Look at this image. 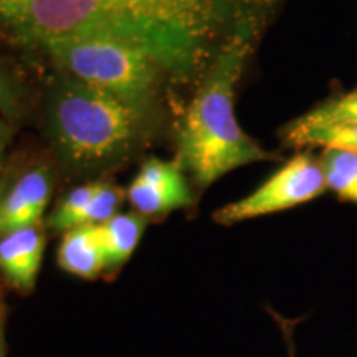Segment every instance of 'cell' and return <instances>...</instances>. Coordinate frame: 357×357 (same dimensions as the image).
<instances>
[{
    "label": "cell",
    "instance_id": "6da1fadb",
    "mask_svg": "<svg viewBox=\"0 0 357 357\" xmlns=\"http://www.w3.org/2000/svg\"><path fill=\"white\" fill-rule=\"evenodd\" d=\"M281 0H0V43L35 56L48 43L109 38L149 56L171 89L199 88L245 30L263 32Z\"/></svg>",
    "mask_w": 357,
    "mask_h": 357
},
{
    "label": "cell",
    "instance_id": "7a4b0ae2",
    "mask_svg": "<svg viewBox=\"0 0 357 357\" xmlns=\"http://www.w3.org/2000/svg\"><path fill=\"white\" fill-rule=\"evenodd\" d=\"M45 134L60 166L95 177L131 160L155 126L100 88L55 70L45 95Z\"/></svg>",
    "mask_w": 357,
    "mask_h": 357
},
{
    "label": "cell",
    "instance_id": "3957f363",
    "mask_svg": "<svg viewBox=\"0 0 357 357\" xmlns=\"http://www.w3.org/2000/svg\"><path fill=\"white\" fill-rule=\"evenodd\" d=\"M261 33L245 30L230 40L182 114L176 160L199 190L235 169L275 159L243 131L235 114L236 84Z\"/></svg>",
    "mask_w": 357,
    "mask_h": 357
},
{
    "label": "cell",
    "instance_id": "277c9868",
    "mask_svg": "<svg viewBox=\"0 0 357 357\" xmlns=\"http://www.w3.org/2000/svg\"><path fill=\"white\" fill-rule=\"evenodd\" d=\"M38 56L114 96L158 128L162 96L171 86L164 71L144 53L118 40L89 37L48 43Z\"/></svg>",
    "mask_w": 357,
    "mask_h": 357
},
{
    "label": "cell",
    "instance_id": "5b68a950",
    "mask_svg": "<svg viewBox=\"0 0 357 357\" xmlns=\"http://www.w3.org/2000/svg\"><path fill=\"white\" fill-rule=\"evenodd\" d=\"M328 190L319 159L298 154L280 167L247 197L223 205L213 212L218 225H235L252 218L289 211L321 197Z\"/></svg>",
    "mask_w": 357,
    "mask_h": 357
},
{
    "label": "cell",
    "instance_id": "8992f818",
    "mask_svg": "<svg viewBox=\"0 0 357 357\" xmlns=\"http://www.w3.org/2000/svg\"><path fill=\"white\" fill-rule=\"evenodd\" d=\"M132 211L147 220L162 218L195 202L189 177L174 160L147 159L126 190Z\"/></svg>",
    "mask_w": 357,
    "mask_h": 357
},
{
    "label": "cell",
    "instance_id": "52a82bcc",
    "mask_svg": "<svg viewBox=\"0 0 357 357\" xmlns=\"http://www.w3.org/2000/svg\"><path fill=\"white\" fill-rule=\"evenodd\" d=\"M53 190L52 169L37 164L8 181L0 200V234L40 225Z\"/></svg>",
    "mask_w": 357,
    "mask_h": 357
},
{
    "label": "cell",
    "instance_id": "ba28073f",
    "mask_svg": "<svg viewBox=\"0 0 357 357\" xmlns=\"http://www.w3.org/2000/svg\"><path fill=\"white\" fill-rule=\"evenodd\" d=\"M47 235L40 225L24 227L0 235V275L7 287L30 294L37 287Z\"/></svg>",
    "mask_w": 357,
    "mask_h": 357
},
{
    "label": "cell",
    "instance_id": "9c48e42d",
    "mask_svg": "<svg viewBox=\"0 0 357 357\" xmlns=\"http://www.w3.org/2000/svg\"><path fill=\"white\" fill-rule=\"evenodd\" d=\"M56 263L65 273L82 280H96L105 273L98 227L82 225L65 231L56 250Z\"/></svg>",
    "mask_w": 357,
    "mask_h": 357
},
{
    "label": "cell",
    "instance_id": "30bf717a",
    "mask_svg": "<svg viewBox=\"0 0 357 357\" xmlns=\"http://www.w3.org/2000/svg\"><path fill=\"white\" fill-rule=\"evenodd\" d=\"M149 220L137 212L118 213L98 227V238L105 257V273H113L136 252Z\"/></svg>",
    "mask_w": 357,
    "mask_h": 357
},
{
    "label": "cell",
    "instance_id": "8fae6325",
    "mask_svg": "<svg viewBox=\"0 0 357 357\" xmlns=\"http://www.w3.org/2000/svg\"><path fill=\"white\" fill-rule=\"evenodd\" d=\"M357 123V88L344 95L321 102L301 114L283 129V136L311 131V129Z\"/></svg>",
    "mask_w": 357,
    "mask_h": 357
},
{
    "label": "cell",
    "instance_id": "7c38bea8",
    "mask_svg": "<svg viewBox=\"0 0 357 357\" xmlns=\"http://www.w3.org/2000/svg\"><path fill=\"white\" fill-rule=\"evenodd\" d=\"M319 162L328 189L344 202L357 204V153L323 149Z\"/></svg>",
    "mask_w": 357,
    "mask_h": 357
},
{
    "label": "cell",
    "instance_id": "4fadbf2b",
    "mask_svg": "<svg viewBox=\"0 0 357 357\" xmlns=\"http://www.w3.org/2000/svg\"><path fill=\"white\" fill-rule=\"evenodd\" d=\"M98 184L100 182H86V184L70 190L65 195V199L58 204L55 211L48 215L47 222H45L47 229L58 231V234H65L75 227H82L88 205L96 194Z\"/></svg>",
    "mask_w": 357,
    "mask_h": 357
},
{
    "label": "cell",
    "instance_id": "5bb4252c",
    "mask_svg": "<svg viewBox=\"0 0 357 357\" xmlns=\"http://www.w3.org/2000/svg\"><path fill=\"white\" fill-rule=\"evenodd\" d=\"M283 141L284 144L291 147L321 146L323 149H341L357 153V123L289 134V136H283Z\"/></svg>",
    "mask_w": 357,
    "mask_h": 357
},
{
    "label": "cell",
    "instance_id": "9a60e30c",
    "mask_svg": "<svg viewBox=\"0 0 357 357\" xmlns=\"http://www.w3.org/2000/svg\"><path fill=\"white\" fill-rule=\"evenodd\" d=\"M123 197L124 194L119 187L109 184V182H100L95 197L91 199L88 211L84 213L83 225H101V223L118 215Z\"/></svg>",
    "mask_w": 357,
    "mask_h": 357
},
{
    "label": "cell",
    "instance_id": "2e32d148",
    "mask_svg": "<svg viewBox=\"0 0 357 357\" xmlns=\"http://www.w3.org/2000/svg\"><path fill=\"white\" fill-rule=\"evenodd\" d=\"M25 93L13 75L0 65V114L8 123L20 121L25 116Z\"/></svg>",
    "mask_w": 357,
    "mask_h": 357
},
{
    "label": "cell",
    "instance_id": "e0dca14e",
    "mask_svg": "<svg viewBox=\"0 0 357 357\" xmlns=\"http://www.w3.org/2000/svg\"><path fill=\"white\" fill-rule=\"evenodd\" d=\"M7 318H8V307H7V303H3V305L0 306V357H7V337H6Z\"/></svg>",
    "mask_w": 357,
    "mask_h": 357
},
{
    "label": "cell",
    "instance_id": "ac0fdd59",
    "mask_svg": "<svg viewBox=\"0 0 357 357\" xmlns=\"http://www.w3.org/2000/svg\"><path fill=\"white\" fill-rule=\"evenodd\" d=\"M13 136V123L0 119V158L6 153L7 146L10 144Z\"/></svg>",
    "mask_w": 357,
    "mask_h": 357
},
{
    "label": "cell",
    "instance_id": "d6986e66",
    "mask_svg": "<svg viewBox=\"0 0 357 357\" xmlns=\"http://www.w3.org/2000/svg\"><path fill=\"white\" fill-rule=\"evenodd\" d=\"M7 178H0V200H2V195H3V190H6V187H7ZM2 235V234H0Z\"/></svg>",
    "mask_w": 357,
    "mask_h": 357
},
{
    "label": "cell",
    "instance_id": "ffe728a7",
    "mask_svg": "<svg viewBox=\"0 0 357 357\" xmlns=\"http://www.w3.org/2000/svg\"><path fill=\"white\" fill-rule=\"evenodd\" d=\"M3 303H6V296H3V291H2V288H0V306H2Z\"/></svg>",
    "mask_w": 357,
    "mask_h": 357
}]
</instances>
